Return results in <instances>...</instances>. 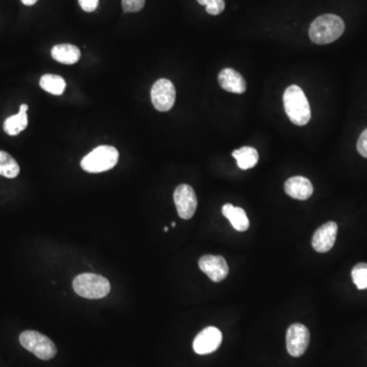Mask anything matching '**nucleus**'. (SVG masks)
<instances>
[{"mask_svg": "<svg viewBox=\"0 0 367 367\" xmlns=\"http://www.w3.org/2000/svg\"><path fill=\"white\" fill-rule=\"evenodd\" d=\"M218 83L224 90L243 94L246 91V81L241 74L233 69H225L218 75Z\"/></svg>", "mask_w": 367, "mask_h": 367, "instance_id": "12", "label": "nucleus"}, {"mask_svg": "<svg viewBox=\"0 0 367 367\" xmlns=\"http://www.w3.org/2000/svg\"><path fill=\"white\" fill-rule=\"evenodd\" d=\"M39 84H40V87L43 90L52 94V95L58 96L61 95L65 91V87H67V83H65L63 76L51 75V74L41 76Z\"/></svg>", "mask_w": 367, "mask_h": 367, "instance_id": "18", "label": "nucleus"}, {"mask_svg": "<svg viewBox=\"0 0 367 367\" xmlns=\"http://www.w3.org/2000/svg\"><path fill=\"white\" fill-rule=\"evenodd\" d=\"M201 6H206V12L211 15L222 14L226 8L225 0H197Z\"/></svg>", "mask_w": 367, "mask_h": 367, "instance_id": "21", "label": "nucleus"}, {"mask_svg": "<svg viewBox=\"0 0 367 367\" xmlns=\"http://www.w3.org/2000/svg\"><path fill=\"white\" fill-rule=\"evenodd\" d=\"M19 165L12 155L6 152H0V176L8 179H15L19 176Z\"/></svg>", "mask_w": 367, "mask_h": 367, "instance_id": "19", "label": "nucleus"}, {"mask_svg": "<svg viewBox=\"0 0 367 367\" xmlns=\"http://www.w3.org/2000/svg\"><path fill=\"white\" fill-rule=\"evenodd\" d=\"M285 191L290 197L307 200L313 193V186L304 177H293L285 183Z\"/></svg>", "mask_w": 367, "mask_h": 367, "instance_id": "13", "label": "nucleus"}, {"mask_svg": "<svg viewBox=\"0 0 367 367\" xmlns=\"http://www.w3.org/2000/svg\"><path fill=\"white\" fill-rule=\"evenodd\" d=\"M234 158L237 161L238 167L241 170L254 168L259 163V155L257 150L249 146H244L233 152Z\"/></svg>", "mask_w": 367, "mask_h": 367, "instance_id": "17", "label": "nucleus"}, {"mask_svg": "<svg viewBox=\"0 0 367 367\" xmlns=\"http://www.w3.org/2000/svg\"><path fill=\"white\" fill-rule=\"evenodd\" d=\"M51 56L58 63L63 65H74L80 60L81 51L75 45L58 44L52 47Z\"/></svg>", "mask_w": 367, "mask_h": 367, "instance_id": "15", "label": "nucleus"}, {"mask_svg": "<svg viewBox=\"0 0 367 367\" xmlns=\"http://www.w3.org/2000/svg\"><path fill=\"white\" fill-rule=\"evenodd\" d=\"M119 152L113 146L102 145L95 148L81 161V167L90 174L106 172L117 165Z\"/></svg>", "mask_w": 367, "mask_h": 367, "instance_id": "3", "label": "nucleus"}, {"mask_svg": "<svg viewBox=\"0 0 367 367\" xmlns=\"http://www.w3.org/2000/svg\"><path fill=\"white\" fill-rule=\"evenodd\" d=\"M21 1L23 2L25 6H34L38 0H21Z\"/></svg>", "mask_w": 367, "mask_h": 367, "instance_id": "25", "label": "nucleus"}, {"mask_svg": "<svg viewBox=\"0 0 367 367\" xmlns=\"http://www.w3.org/2000/svg\"><path fill=\"white\" fill-rule=\"evenodd\" d=\"M352 279L359 290L367 289V263H358L352 270Z\"/></svg>", "mask_w": 367, "mask_h": 367, "instance_id": "20", "label": "nucleus"}, {"mask_svg": "<svg viewBox=\"0 0 367 367\" xmlns=\"http://www.w3.org/2000/svg\"><path fill=\"white\" fill-rule=\"evenodd\" d=\"M19 343L24 348L41 360H50L56 355L54 343L48 336L36 331H25L19 335Z\"/></svg>", "mask_w": 367, "mask_h": 367, "instance_id": "5", "label": "nucleus"}, {"mask_svg": "<svg viewBox=\"0 0 367 367\" xmlns=\"http://www.w3.org/2000/svg\"><path fill=\"white\" fill-rule=\"evenodd\" d=\"M76 294L86 299H101L111 292L108 279L95 274L79 275L73 282Z\"/></svg>", "mask_w": 367, "mask_h": 367, "instance_id": "4", "label": "nucleus"}, {"mask_svg": "<svg viewBox=\"0 0 367 367\" xmlns=\"http://www.w3.org/2000/svg\"><path fill=\"white\" fill-rule=\"evenodd\" d=\"M28 107L27 104H22L19 107V113L17 115L8 117L4 122L3 129L6 134L10 136H17L23 132L28 126Z\"/></svg>", "mask_w": 367, "mask_h": 367, "instance_id": "14", "label": "nucleus"}, {"mask_svg": "<svg viewBox=\"0 0 367 367\" xmlns=\"http://www.w3.org/2000/svg\"><path fill=\"white\" fill-rule=\"evenodd\" d=\"M310 333L305 325L295 323L287 332V349L293 357H300L307 350L309 345Z\"/></svg>", "mask_w": 367, "mask_h": 367, "instance_id": "8", "label": "nucleus"}, {"mask_svg": "<svg viewBox=\"0 0 367 367\" xmlns=\"http://www.w3.org/2000/svg\"><path fill=\"white\" fill-rule=\"evenodd\" d=\"M176 88L167 79H159L152 89L153 106L161 113L170 111L176 102Z\"/></svg>", "mask_w": 367, "mask_h": 367, "instance_id": "6", "label": "nucleus"}, {"mask_svg": "<svg viewBox=\"0 0 367 367\" xmlns=\"http://www.w3.org/2000/svg\"><path fill=\"white\" fill-rule=\"evenodd\" d=\"M357 150L361 156L367 158V129L360 135L357 142Z\"/></svg>", "mask_w": 367, "mask_h": 367, "instance_id": "23", "label": "nucleus"}, {"mask_svg": "<svg viewBox=\"0 0 367 367\" xmlns=\"http://www.w3.org/2000/svg\"><path fill=\"white\" fill-rule=\"evenodd\" d=\"M168 231V227H165V231Z\"/></svg>", "mask_w": 367, "mask_h": 367, "instance_id": "27", "label": "nucleus"}, {"mask_svg": "<svg viewBox=\"0 0 367 367\" xmlns=\"http://www.w3.org/2000/svg\"><path fill=\"white\" fill-rule=\"evenodd\" d=\"M145 6V0H122V10L124 13L140 12Z\"/></svg>", "mask_w": 367, "mask_h": 367, "instance_id": "22", "label": "nucleus"}, {"mask_svg": "<svg viewBox=\"0 0 367 367\" xmlns=\"http://www.w3.org/2000/svg\"><path fill=\"white\" fill-rule=\"evenodd\" d=\"M284 107L290 121L297 126H305L311 119L309 102L304 92L297 85H292L286 89Z\"/></svg>", "mask_w": 367, "mask_h": 367, "instance_id": "2", "label": "nucleus"}, {"mask_svg": "<svg viewBox=\"0 0 367 367\" xmlns=\"http://www.w3.org/2000/svg\"><path fill=\"white\" fill-rule=\"evenodd\" d=\"M172 226L174 228V227H176V222H172Z\"/></svg>", "mask_w": 367, "mask_h": 367, "instance_id": "26", "label": "nucleus"}, {"mask_svg": "<svg viewBox=\"0 0 367 367\" xmlns=\"http://www.w3.org/2000/svg\"><path fill=\"white\" fill-rule=\"evenodd\" d=\"M199 268L214 283L224 281L229 275V266L222 256L204 255L199 259Z\"/></svg>", "mask_w": 367, "mask_h": 367, "instance_id": "10", "label": "nucleus"}, {"mask_svg": "<svg viewBox=\"0 0 367 367\" xmlns=\"http://www.w3.org/2000/svg\"><path fill=\"white\" fill-rule=\"evenodd\" d=\"M222 214L228 218L233 228L237 231H245L248 229L250 222L248 216L241 207H235L228 203L222 207Z\"/></svg>", "mask_w": 367, "mask_h": 367, "instance_id": "16", "label": "nucleus"}, {"mask_svg": "<svg viewBox=\"0 0 367 367\" xmlns=\"http://www.w3.org/2000/svg\"><path fill=\"white\" fill-rule=\"evenodd\" d=\"M344 31V21L339 15H323L312 22L309 28V37L316 44H329L338 40Z\"/></svg>", "mask_w": 367, "mask_h": 367, "instance_id": "1", "label": "nucleus"}, {"mask_svg": "<svg viewBox=\"0 0 367 367\" xmlns=\"http://www.w3.org/2000/svg\"><path fill=\"white\" fill-rule=\"evenodd\" d=\"M222 341V332L216 327H209L196 336L193 342V349L199 355H207L218 350Z\"/></svg>", "mask_w": 367, "mask_h": 367, "instance_id": "9", "label": "nucleus"}, {"mask_svg": "<svg viewBox=\"0 0 367 367\" xmlns=\"http://www.w3.org/2000/svg\"><path fill=\"white\" fill-rule=\"evenodd\" d=\"M174 200L181 218L190 220L193 218L197 209V197L191 186L186 184L178 186L174 190Z\"/></svg>", "mask_w": 367, "mask_h": 367, "instance_id": "7", "label": "nucleus"}, {"mask_svg": "<svg viewBox=\"0 0 367 367\" xmlns=\"http://www.w3.org/2000/svg\"><path fill=\"white\" fill-rule=\"evenodd\" d=\"M338 225L329 222L316 229L312 238V247L320 253L329 252L335 245Z\"/></svg>", "mask_w": 367, "mask_h": 367, "instance_id": "11", "label": "nucleus"}, {"mask_svg": "<svg viewBox=\"0 0 367 367\" xmlns=\"http://www.w3.org/2000/svg\"><path fill=\"white\" fill-rule=\"evenodd\" d=\"M79 4L85 12L92 13L98 8L99 0H79Z\"/></svg>", "mask_w": 367, "mask_h": 367, "instance_id": "24", "label": "nucleus"}]
</instances>
